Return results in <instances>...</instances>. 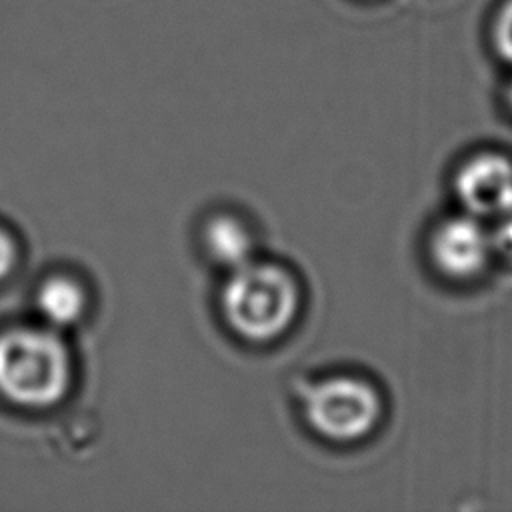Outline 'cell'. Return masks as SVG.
Masks as SVG:
<instances>
[{
	"mask_svg": "<svg viewBox=\"0 0 512 512\" xmlns=\"http://www.w3.org/2000/svg\"><path fill=\"white\" fill-rule=\"evenodd\" d=\"M72 366L64 342L40 328L0 334V394L24 408H48L70 386Z\"/></svg>",
	"mask_w": 512,
	"mask_h": 512,
	"instance_id": "1",
	"label": "cell"
},
{
	"mask_svg": "<svg viewBox=\"0 0 512 512\" xmlns=\"http://www.w3.org/2000/svg\"><path fill=\"white\" fill-rule=\"evenodd\" d=\"M228 326L242 338L266 342L294 322L298 288L294 278L274 264L248 262L226 280L220 296Z\"/></svg>",
	"mask_w": 512,
	"mask_h": 512,
	"instance_id": "2",
	"label": "cell"
},
{
	"mask_svg": "<svg viewBox=\"0 0 512 512\" xmlns=\"http://www.w3.org/2000/svg\"><path fill=\"white\" fill-rule=\"evenodd\" d=\"M304 416L314 432L332 442H356L368 436L382 416L376 388L352 376L318 382L304 396Z\"/></svg>",
	"mask_w": 512,
	"mask_h": 512,
	"instance_id": "3",
	"label": "cell"
},
{
	"mask_svg": "<svg viewBox=\"0 0 512 512\" xmlns=\"http://www.w3.org/2000/svg\"><path fill=\"white\" fill-rule=\"evenodd\" d=\"M494 254L490 228L468 212L442 220L430 236V258L448 278L478 276Z\"/></svg>",
	"mask_w": 512,
	"mask_h": 512,
	"instance_id": "4",
	"label": "cell"
},
{
	"mask_svg": "<svg viewBox=\"0 0 512 512\" xmlns=\"http://www.w3.org/2000/svg\"><path fill=\"white\" fill-rule=\"evenodd\" d=\"M454 190L468 214L498 218L512 204V162L502 154H478L460 166Z\"/></svg>",
	"mask_w": 512,
	"mask_h": 512,
	"instance_id": "5",
	"label": "cell"
},
{
	"mask_svg": "<svg viewBox=\"0 0 512 512\" xmlns=\"http://www.w3.org/2000/svg\"><path fill=\"white\" fill-rule=\"evenodd\" d=\"M36 308L46 322L62 328L80 320L86 308V298L80 284L72 278L52 276L38 288Z\"/></svg>",
	"mask_w": 512,
	"mask_h": 512,
	"instance_id": "6",
	"label": "cell"
},
{
	"mask_svg": "<svg viewBox=\"0 0 512 512\" xmlns=\"http://www.w3.org/2000/svg\"><path fill=\"white\" fill-rule=\"evenodd\" d=\"M208 254L222 266L236 270L250 262L252 238L250 232L232 216H216L204 230Z\"/></svg>",
	"mask_w": 512,
	"mask_h": 512,
	"instance_id": "7",
	"label": "cell"
},
{
	"mask_svg": "<svg viewBox=\"0 0 512 512\" xmlns=\"http://www.w3.org/2000/svg\"><path fill=\"white\" fill-rule=\"evenodd\" d=\"M494 46L496 52L512 64V0L504 4L494 24Z\"/></svg>",
	"mask_w": 512,
	"mask_h": 512,
	"instance_id": "8",
	"label": "cell"
},
{
	"mask_svg": "<svg viewBox=\"0 0 512 512\" xmlns=\"http://www.w3.org/2000/svg\"><path fill=\"white\" fill-rule=\"evenodd\" d=\"M494 220L496 224L490 228L494 252L502 254L504 258H512V204Z\"/></svg>",
	"mask_w": 512,
	"mask_h": 512,
	"instance_id": "9",
	"label": "cell"
},
{
	"mask_svg": "<svg viewBox=\"0 0 512 512\" xmlns=\"http://www.w3.org/2000/svg\"><path fill=\"white\" fill-rule=\"evenodd\" d=\"M16 262V248L14 242L6 232L0 230V280L6 278Z\"/></svg>",
	"mask_w": 512,
	"mask_h": 512,
	"instance_id": "10",
	"label": "cell"
},
{
	"mask_svg": "<svg viewBox=\"0 0 512 512\" xmlns=\"http://www.w3.org/2000/svg\"><path fill=\"white\" fill-rule=\"evenodd\" d=\"M506 104H508V108L512 110V80H510V84H508V88H506Z\"/></svg>",
	"mask_w": 512,
	"mask_h": 512,
	"instance_id": "11",
	"label": "cell"
}]
</instances>
